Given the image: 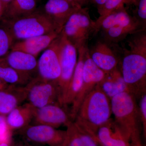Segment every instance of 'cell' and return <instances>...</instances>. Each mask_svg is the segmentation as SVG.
I'll list each match as a JSON object with an SVG mask.
<instances>
[{
	"label": "cell",
	"instance_id": "obj_1",
	"mask_svg": "<svg viewBox=\"0 0 146 146\" xmlns=\"http://www.w3.org/2000/svg\"><path fill=\"white\" fill-rule=\"evenodd\" d=\"M121 48L119 68L129 91L140 99L146 92V29L129 35Z\"/></svg>",
	"mask_w": 146,
	"mask_h": 146
},
{
	"label": "cell",
	"instance_id": "obj_2",
	"mask_svg": "<svg viewBox=\"0 0 146 146\" xmlns=\"http://www.w3.org/2000/svg\"><path fill=\"white\" fill-rule=\"evenodd\" d=\"M112 114L111 100L98 84L84 100L74 121L94 139L98 128Z\"/></svg>",
	"mask_w": 146,
	"mask_h": 146
},
{
	"label": "cell",
	"instance_id": "obj_3",
	"mask_svg": "<svg viewBox=\"0 0 146 146\" xmlns=\"http://www.w3.org/2000/svg\"><path fill=\"white\" fill-rule=\"evenodd\" d=\"M137 101L133 95L127 92L118 94L111 99L114 120L127 135L131 146H143V127Z\"/></svg>",
	"mask_w": 146,
	"mask_h": 146
},
{
	"label": "cell",
	"instance_id": "obj_4",
	"mask_svg": "<svg viewBox=\"0 0 146 146\" xmlns=\"http://www.w3.org/2000/svg\"><path fill=\"white\" fill-rule=\"evenodd\" d=\"M1 20L0 26L8 32L15 42L53 31H62L44 11L37 10L16 19Z\"/></svg>",
	"mask_w": 146,
	"mask_h": 146
},
{
	"label": "cell",
	"instance_id": "obj_5",
	"mask_svg": "<svg viewBox=\"0 0 146 146\" xmlns=\"http://www.w3.org/2000/svg\"><path fill=\"white\" fill-rule=\"evenodd\" d=\"M61 32L78 50L87 45L90 36L96 34V21L91 19L88 8L80 7L69 18Z\"/></svg>",
	"mask_w": 146,
	"mask_h": 146
},
{
	"label": "cell",
	"instance_id": "obj_6",
	"mask_svg": "<svg viewBox=\"0 0 146 146\" xmlns=\"http://www.w3.org/2000/svg\"><path fill=\"white\" fill-rule=\"evenodd\" d=\"M26 87L27 102L34 108L52 104L61 106L60 90L57 81L46 80L36 76Z\"/></svg>",
	"mask_w": 146,
	"mask_h": 146
},
{
	"label": "cell",
	"instance_id": "obj_7",
	"mask_svg": "<svg viewBox=\"0 0 146 146\" xmlns=\"http://www.w3.org/2000/svg\"><path fill=\"white\" fill-rule=\"evenodd\" d=\"M105 75L106 73L100 69L91 59L88 48L84 64L81 88L72 105L69 112L70 117L72 121H74L80 107L85 97L102 80Z\"/></svg>",
	"mask_w": 146,
	"mask_h": 146
},
{
	"label": "cell",
	"instance_id": "obj_8",
	"mask_svg": "<svg viewBox=\"0 0 146 146\" xmlns=\"http://www.w3.org/2000/svg\"><path fill=\"white\" fill-rule=\"evenodd\" d=\"M78 58V50L67 40L61 32L60 36V74L57 81L60 90L61 106V101L72 77Z\"/></svg>",
	"mask_w": 146,
	"mask_h": 146
},
{
	"label": "cell",
	"instance_id": "obj_9",
	"mask_svg": "<svg viewBox=\"0 0 146 146\" xmlns=\"http://www.w3.org/2000/svg\"><path fill=\"white\" fill-rule=\"evenodd\" d=\"M118 45L101 39L89 48L91 59L106 74L114 70L119 65L121 49Z\"/></svg>",
	"mask_w": 146,
	"mask_h": 146
},
{
	"label": "cell",
	"instance_id": "obj_10",
	"mask_svg": "<svg viewBox=\"0 0 146 146\" xmlns=\"http://www.w3.org/2000/svg\"><path fill=\"white\" fill-rule=\"evenodd\" d=\"M60 36L44 50L37 60V76L43 79L58 81L60 77Z\"/></svg>",
	"mask_w": 146,
	"mask_h": 146
},
{
	"label": "cell",
	"instance_id": "obj_11",
	"mask_svg": "<svg viewBox=\"0 0 146 146\" xmlns=\"http://www.w3.org/2000/svg\"><path fill=\"white\" fill-rule=\"evenodd\" d=\"M29 141L50 146H62L65 142L66 131L44 125H31L21 129Z\"/></svg>",
	"mask_w": 146,
	"mask_h": 146
},
{
	"label": "cell",
	"instance_id": "obj_12",
	"mask_svg": "<svg viewBox=\"0 0 146 146\" xmlns=\"http://www.w3.org/2000/svg\"><path fill=\"white\" fill-rule=\"evenodd\" d=\"M59 104L48 105L34 108L31 124L44 125L57 128L61 125L67 126L71 121L69 113Z\"/></svg>",
	"mask_w": 146,
	"mask_h": 146
},
{
	"label": "cell",
	"instance_id": "obj_13",
	"mask_svg": "<svg viewBox=\"0 0 146 146\" xmlns=\"http://www.w3.org/2000/svg\"><path fill=\"white\" fill-rule=\"evenodd\" d=\"M94 139L99 146H131L125 132L111 118L100 126Z\"/></svg>",
	"mask_w": 146,
	"mask_h": 146
},
{
	"label": "cell",
	"instance_id": "obj_14",
	"mask_svg": "<svg viewBox=\"0 0 146 146\" xmlns=\"http://www.w3.org/2000/svg\"><path fill=\"white\" fill-rule=\"evenodd\" d=\"M81 7L67 0H48L43 11L56 26L62 31L69 18Z\"/></svg>",
	"mask_w": 146,
	"mask_h": 146
},
{
	"label": "cell",
	"instance_id": "obj_15",
	"mask_svg": "<svg viewBox=\"0 0 146 146\" xmlns=\"http://www.w3.org/2000/svg\"><path fill=\"white\" fill-rule=\"evenodd\" d=\"M61 31H54L18 41L14 43L11 50H19L26 52L35 57L44 50L59 36Z\"/></svg>",
	"mask_w": 146,
	"mask_h": 146
},
{
	"label": "cell",
	"instance_id": "obj_16",
	"mask_svg": "<svg viewBox=\"0 0 146 146\" xmlns=\"http://www.w3.org/2000/svg\"><path fill=\"white\" fill-rule=\"evenodd\" d=\"M7 64L22 74L33 78L37 76L36 57L26 52L11 50L4 58Z\"/></svg>",
	"mask_w": 146,
	"mask_h": 146
},
{
	"label": "cell",
	"instance_id": "obj_17",
	"mask_svg": "<svg viewBox=\"0 0 146 146\" xmlns=\"http://www.w3.org/2000/svg\"><path fill=\"white\" fill-rule=\"evenodd\" d=\"M88 48L86 45L78 50V58L76 65L68 89L61 101V104L63 107L72 105L81 88L84 64Z\"/></svg>",
	"mask_w": 146,
	"mask_h": 146
},
{
	"label": "cell",
	"instance_id": "obj_18",
	"mask_svg": "<svg viewBox=\"0 0 146 146\" xmlns=\"http://www.w3.org/2000/svg\"><path fill=\"white\" fill-rule=\"evenodd\" d=\"M26 86L9 85L0 90V115L6 116L15 108L23 104L27 98Z\"/></svg>",
	"mask_w": 146,
	"mask_h": 146
},
{
	"label": "cell",
	"instance_id": "obj_19",
	"mask_svg": "<svg viewBox=\"0 0 146 146\" xmlns=\"http://www.w3.org/2000/svg\"><path fill=\"white\" fill-rule=\"evenodd\" d=\"M135 23H138L127 12L124 7H121L106 16L98 18L96 21L97 33L100 31H106L112 27L128 25Z\"/></svg>",
	"mask_w": 146,
	"mask_h": 146
},
{
	"label": "cell",
	"instance_id": "obj_20",
	"mask_svg": "<svg viewBox=\"0 0 146 146\" xmlns=\"http://www.w3.org/2000/svg\"><path fill=\"white\" fill-rule=\"evenodd\" d=\"M34 108L27 102L18 106L6 116L9 129L11 131L21 130L31 124Z\"/></svg>",
	"mask_w": 146,
	"mask_h": 146
},
{
	"label": "cell",
	"instance_id": "obj_21",
	"mask_svg": "<svg viewBox=\"0 0 146 146\" xmlns=\"http://www.w3.org/2000/svg\"><path fill=\"white\" fill-rule=\"evenodd\" d=\"M98 85L110 100L118 94L129 92L119 67L112 72L106 74Z\"/></svg>",
	"mask_w": 146,
	"mask_h": 146
},
{
	"label": "cell",
	"instance_id": "obj_22",
	"mask_svg": "<svg viewBox=\"0 0 146 146\" xmlns=\"http://www.w3.org/2000/svg\"><path fill=\"white\" fill-rule=\"evenodd\" d=\"M37 0H12L0 19L11 20L29 15L37 10Z\"/></svg>",
	"mask_w": 146,
	"mask_h": 146
},
{
	"label": "cell",
	"instance_id": "obj_23",
	"mask_svg": "<svg viewBox=\"0 0 146 146\" xmlns=\"http://www.w3.org/2000/svg\"><path fill=\"white\" fill-rule=\"evenodd\" d=\"M145 29H144L138 23L128 25L112 27L102 32V39L108 43L118 44V43L125 40L131 35Z\"/></svg>",
	"mask_w": 146,
	"mask_h": 146
},
{
	"label": "cell",
	"instance_id": "obj_24",
	"mask_svg": "<svg viewBox=\"0 0 146 146\" xmlns=\"http://www.w3.org/2000/svg\"><path fill=\"white\" fill-rule=\"evenodd\" d=\"M33 79L11 68L4 58L0 59V79L5 83L9 85L25 86Z\"/></svg>",
	"mask_w": 146,
	"mask_h": 146
},
{
	"label": "cell",
	"instance_id": "obj_25",
	"mask_svg": "<svg viewBox=\"0 0 146 146\" xmlns=\"http://www.w3.org/2000/svg\"><path fill=\"white\" fill-rule=\"evenodd\" d=\"M66 127L65 146H84L78 125L74 122L71 121Z\"/></svg>",
	"mask_w": 146,
	"mask_h": 146
},
{
	"label": "cell",
	"instance_id": "obj_26",
	"mask_svg": "<svg viewBox=\"0 0 146 146\" xmlns=\"http://www.w3.org/2000/svg\"><path fill=\"white\" fill-rule=\"evenodd\" d=\"M138 0H107L104 6L98 11L99 17H104L117 9L124 7L128 8L133 5Z\"/></svg>",
	"mask_w": 146,
	"mask_h": 146
},
{
	"label": "cell",
	"instance_id": "obj_27",
	"mask_svg": "<svg viewBox=\"0 0 146 146\" xmlns=\"http://www.w3.org/2000/svg\"><path fill=\"white\" fill-rule=\"evenodd\" d=\"M15 43L8 32L0 26V59L5 57L10 52Z\"/></svg>",
	"mask_w": 146,
	"mask_h": 146
},
{
	"label": "cell",
	"instance_id": "obj_28",
	"mask_svg": "<svg viewBox=\"0 0 146 146\" xmlns=\"http://www.w3.org/2000/svg\"><path fill=\"white\" fill-rule=\"evenodd\" d=\"M131 7L133 8V15L131 16L144 29H146V0H138L134 4L129 7Z\"/></svg>",
	"mask_w": 146,
	"mask_h": 146
},
{
	"label": "cell",
	"instance_id": "obj_29",
	"mask_svg": "<svg viewBox=\"0 0 146 146\" xmlns=\"http://www.w3.org/2000/svg\"><path fill=\"white\" fill-rule=\"evenodd\" d=\"M11 131L9 129L5 115H0V143L11 139Z\"/></svg>",
	"mask_w": 146,
	"mask_h": 146
},
{
	"label": "cell",
	"instance_id": "obj_30",
	"mask_svg": "<svg viewBox=\"0 0 146 146\" xmlns=\"http://www.w3.org/2000/svg\"><path fill=\"white\" fill-rule=\"evenodd\" d=\"M139 108L140 116L142 122V127L144 136L146 134V94H144L140 99Z\"/></svg>",
	"mask_w": 146,
	"mask_h": 146
},
{
	"label": "cell",
	"instance_id": "obj_31",
	"mask_svg": "<svg viewBox=\"0 0 146 146\" xmlns=\"http://www.w3.org/2000/svg\"><path fill=\"white\" fill-rule=\"evenodd\" d=\"M78 126L80 130L82 139L83 141L84 146H99L92 136H90L89 133L86 132L79 126Z\"/></svg>",
	"mask_w": 146,
	"mask_h": 146
},
{
	"label": "cell",
	"instance_id": "obj_32",
	"mask_svg": "<svg viewBox=\"0 0 146 146\" xmlns=\"http://www.w3.org/2000/svg\"><path fill=\"white\" fill-rule=\"evenodd\" d=\"M89 1L90 3L96 6L98 11L104 6L107 0H89Z\"/></svg>",
	"mask_w": 146,
	"mask_h": 146
},
{
	"label": "cell",
	"instance_id": "obj_33",
	"mask_svg": "<svg viewBox=\"0 0 146 146\" xmlns=\"http://www.w3.org/2000/svg\"><path fill=\"white\" fill-rule=\"evenodd\" d=\"M70 2L79 6L81 7H84L90 3L89 0H67Z\"/></svg>",
	"mask_w": 146,
	"mask_h": 146
},
{
	"label": "cell",
	"instance_id": "obj_34",
	"mask_svg": "<svg viewBox=\"0 0 146 146\" xmlns=\"http://www.w3.org/2000/svg\"><path fill=\"white\" fill-rule=\"evenodd\" d=\"M11 139L0 143V146H11Z\"/></svg>",
	"mask_w": 146,
	"mask_h": 146
},
{
	"label": "cell",
	"instance_id": "obj_35",
	"mask_svg": "<svg viewBox=\"0 0 146 146\" xmlns=\"http://www.w3.org/2000/svg\"><path fill=\"white\" fill-rule=\"evenodd\" d=\"M9 86L8 84H7L3 82L2 81L1 79H0V90H2V89H5V88Z\"/></svg>",
	"mask_w": 146,
	"mask_h": 146
},
{
	"label": "cell",
	"instance_id": "obj_36",
	"mask_svg": "<svg viewBox=\"0 0 146 146\" xmlns=\"http://www.w3.org/2000/svg\"><path fill=\"white\" fill-rule=\"evenodd\" d=\"M12 0H0L3 6L4 7L5 9L6 7L7 6V5Z\"/></svg>",
	"mask_w": 146,
	"mask_h": 146
},
{
	"label": "cell",
	"instance_id": "obj_37",
	"mask_svg": "<svg viewBox=\"0 0 146 146\" xmlns=\"http://www.w3.org/2000/svg\"><path fill=\"white\" fill-rule=\"evenodd\" d=\"M4 10V7L3 6L1 1H0V19L3 16Z\"/></svg>",
	"mask_w": 146,
	"mask_h": 146
},
{
	"label": "cell",
	"instance_id": "obj_38",
	"mask_svg": "<svg viewBox=\"0 0 146 146\" xmlns=\"http://www.w3.org/2000/svg\"><path fill=\"white\" fill-rule=\"evenodd\" d=\"M15 146H25V145H16Z\"/></svg>",
	"mask_w": 146,
	"mask_h": 146
},
{
	"label": "cell",
	"instance_id": "obj_39",
	"mask_svg": "<svg viewBox=\"0 0 146 146\" xmlns=\"http://www.w3.org/2000/svg\"><path fill=\"white\" fill-rule=\"evenodd\" d=\"M62 146H65V145H64V144H63V145Z\"/></svg>",
	"mask_w": 146,
	"mask_h": 146
},
{
	"label": "cell",
	"instance_id": "obj_40",
	"mask_svg": "<svg viewBox=\"0 0 146 146\" xmlns=\"http://www.w3.org/2000/svg\"></svg>",
	"mask_w": 146,
	"mask_h": 146
}]
</instances>
